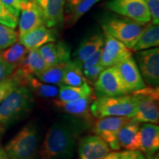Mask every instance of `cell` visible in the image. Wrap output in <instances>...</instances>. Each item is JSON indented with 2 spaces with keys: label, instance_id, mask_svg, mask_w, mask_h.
Masks as SVG:
<instances>
[{
  "label": "cell",
  "instance_id": "1",
  "mask_svg": "<svg viewBox=\"0 0 159 159\" xmlns=\"http://www.w3.org/2000/svg\"><path fill=\"white\" fill-rule=\"evenodd\" d=\"M91 125L71 115L58 119L46 134L39 151L40 159H72L80 137Z\"/></svg>",
  "mask_w": 159,
  "mask_h": 159
},
{
  "label": "cell",
  "instance_id": "2",
  "mask_svg": "<svg viewBox=\"0 0 159 159\" xmlns=\"http://www.w3.org/2000/svg\"><path fill=\"white\" fill-rule=\"evenodd\" d=\"M35 105L28 88L19 86L0 103V139L12 125L27 116Z\"/></svg>",
  "mask_w": 159,
  "mask_h": 159
},
{
  "label": "cell",
  "instance_id": "3",
  "mask_svg": "<svg viewBox=\"0 0 159 159\" xmlns=\"http://www.w3.org/2000/svg\"><path fill=\"white\" fill-rule=\"evenodd\" d=\"M138 98L128 94L117 97H100L94 99L90 106L93 116H126L133 118L136 112Z\"/></svg>",
  "mask_w": 159,
  "mask_h": 159
},
{
  "label": "cell",
  "instance_id": "4",
  "mask_svg": "<svg viewBox=\"0 0 159 159\" xmlns=\"http://www.w3.org/2000/svg\"><path fill=\"white\" fill-rule=\"evenodd\" d=\"M39 143V128L34 123H30L20 130L4 150L9 159H35Z\"/></svg>",
  "mask_w": 159,
  "mask_h": 159
},
{
  "label": "cell",
  "instance_id": "5",
  "mask_svg": "<svg viewBox=\"0 0 159 159\" xmlns=\"http://www.w3.org/2000/svg\"><path fill=\"white\" fill-rule=\"evenodd\" d=\"M145 25L122 16L107 17L102 22L104 33L111 35L130 49L136 43Z\"/></svg>",
  "mask_w": 159,
  "mask_h": 159
},
{
  "label": "cell",
  "instance_id": "6",
  "mask_svg": "<svg viewBox=\"0 0 159 159\" xmlns=\"http://www.w3.org/2000/svg\"><path fill=\"white\" fill-rule=\"evenodd\" d=\"M158 86H145L140 90L132 93L138 98L136 112L133 117L138 122L158 124Z\"/></svg>",
  "mask_w": 159,
  "mask_h": 159
},
{
  "label": "cell",
  "instance_id": "7",
  "mask_svg": "<svg viewBox=\"0 0 159 159\" xmlns=\"http://www.w3.org/2000/svg\"><path fill=\"white\" fill-rule=\"evenodd\" d=\"M132 118L126 116H106L99 119L92 125V131L96 136L104 140L111 150L120 149L118 134L120 129Z\"/></svg>",
  "mask_w": 159,
  "mask_h": 159
},
{
  "label": "cell",
  "instance_id": "8",
  "mask_svg": "<svg viewBox=\"0 0 159 159\" xmlns=\"http://www.w3.org/2000/svg\"><path fill=\"white\" fill-rule=\"evenodd\" d=\"M110 11L143 25L151 21V16L144 0H111L107 3Z\"/></svg>",
  "mask_w": 159,
  "mask_h": 159
},
{
  "label": "cell",
  "instance_id": "9",
  "mask_svg": "<svg viewBox=\"0 0 159 159\" xmlns=\"http://www.w3.org/2000/svg\"><path fill=\"white\" fill-rule=\"evenodd\" d=\"M136 64L143 80L152 87L159 84V49L154 47L138 51L136 54Z\"/></svg>",
  "mask_w": 159,
  "mask_h": 159
},
{
  "label": "cell",
  "instance_id": "10",
  "mask_svg": "<svg viewBox=\"0 0 159 159\" xmlns=\"http://www.w3.org/2000/svg\"><path fill=\"white\" fill-rule=\"evenodd\" d=\"M95 94L100 97H117L129 94L116 66L105 68L94 83Z\"/></svg>",
  "mask_w": 159,
  "mask_h": 159
},
{
  "label": "cell",
  "instance_id": "11",
  "mask_svg": "<svg viewBox=\"0 0 159 159\" xmlns=\"http://www.w3.org/2000/svg\"><path fill=\"white\" fill-rule=\"evenodd\" d=\"M132 56L131 49L111 35L104 33L100 63L105 68L115 66L124 60Z\"/></svg>",
  "mask_w": 159,
  "mask_h": 159
},
{
  "label": "cell",
  "instance_id": "12",
  "mask_svg": "<svg viewBox=\"0 0 159 159\" xmlns=\"http://www.w3.org/2000/svg\"><path fill=\"white\" fill-rule=\"evenodd\" d=\"M128 94L146 86L135 59L131 56L115 66Z\"/></svg>",
  "mask_w": 159,
  "mask_h": 159
},
{
  "label": "cell",
  "instance_id": "13",
  "mask_svg": "<svg viewBox=\"0 0 159 159\" xmlns=\"http://www.w3.org/2000/svg\"><path fill=\"white\" fill-rule=\"evenodd\" d=\"M108 144L96 135H90L79 140L77 159H102L111 152Z\"/></svg>",
  "mask_w": 159,
  "mask_h": 159
},
{
  "label": "cell",
  "instance_id": "14",
  "mask_svg": "<svg viewBox=\"0 0 159 159\" xmlns=\"http://www.w3.org/2000/svg\"><path fill=\"white\" fill-rule=\"evenodd\" d=\"M20 13L18 23L19 36L43 25L42 13L34 0H25Z\"/></svg>",
  "mask_w": 159,
  "mask_h": 159
},
{
  "label": "cell",
  "instance_id": "15",
  "mask_svg": "<svg viewBox=\"0 0 159 159\" xmlns=\"http://www.w3.org/2000/svg\"><path fill=\"white\" fill-rule=\"evenodd\" d=\"M43 16V25L49 28L61 27L65 20L66 0H34Z\"/></svg>",
  "mask_w": 159,
  "mask_h": 159
},
{
  "label": "cell",
  "instance_id": "16",
  "mask_svg": "<svg viewBox=\"0 0 159 159\" xmlns=\"http://www.w3.org/2000/svg\"><path fill=\"white\" fill-rule=\"evenodd\" d=\"M19 42L27 49H39L44 44L56 41V30L45 25H41L33 30L19 36Z\"/></svg>",
  "mask_w": 159,
  "mask_h": 159
},
{
  "label": "cell",
  "instance_id": "17",
  "mask_svg": "<svg viewBox=\"0 0 159 159\" xmlns=\"http://www.w3.org/2000/svg\"><path fill=\"white\" fill-rule=\"evenodd\" d=\"M94 100V96L83 97L74 101L64 102L58 99L54 101V104L57 109L68 115L78 117L92 125V114L90 111L91 102Z\"/></svg>",
  "mask_w": 159,
  "mask_h": 159
},
{
  "label": "cell",
  "instance_id": "18",
  "mask_svg": "<svg viewBox=\"0 0 159 159\" xmlns=\"http://www.w3.org/2000/svg\"><path fill=\"white\" fill-rule=\"evenodd\" d=\"M39 49L49 66L66 63L70 61L71 47L65 41L48 43Z\"/></svg>",
  "mask_w": 159,
  "mask_h": 159
},
{
  "label": "cell",
  "instance_id": "19",
  "mask_svg": "<svg viewBox=\"0 0 159 159\" xmlns=\"http://www.w3.org/2000/svg\"><path fill=\"white\" fill-rule=\"evenodd\" d=\"M140 151L146 157L153 156L159 148V127L153 123H144L139 128Z\"/></svg>",
  "mask_w": 159,
  "mask_h": 159
},
{
  "label": "cell",
  "instance_id": "20",
  "mask_svg": "<svg viewBox=\"0 0 159 159\" xmlns=\"http://www.w3.org/2000/svg\"><path fill=\"white\" fill-rule=\"evenodd\" d=\"M139 122L134 119L125 125L119 130L118 141L120 148L126 150H140Z\"/></svg>",
  "mask_w": 159,
  "mask_h": 159
},
{
  "label": "cell",
  "instance_id": "21",
  "mask_svg": "<svg viewBox=\"0 0 159 159\" xmlns=\"http://www.w3.org/2000/svg\"><path fill=\"white\" fill-rule=\"evenodd\" d=\"M104 36L100 33H96L85 39L75 53V62L80 66L89 56L102 47ZM82 67V66H81Z\"/></svg>",
  "mask_w": 159,
  "mask_h": 159
},
{
  "label": "cell",
  "instance_id": "22",
  "mask_svg": "<svg viewBox=\"0 0 159 159\" xmlns=\"http://www.w3.org/2000/svg\"><path fill=\"white\" fill-rule=\"evenodd\" d=\"M159 45V25L151 22L146 25L133 50L138 52L158 47Z\"/></svg>",
  "mask_w": 159,
  "mask_h": 159
},
{
  "label": "cell",
  "instance_id": "23",
  "mask_svg": "<svg viewBox=\"0 0 159 159\" xmlns=\"http://www.w3.org/2000/svg\"><path fill=\"white\" fill-rule=\"evenodd\" d=\"M48 66L39 49H29L26 57L16 69H21L30 74L35 75L43 71Z\"/></svg>",
  "mask_w": 159,
  "mask_h": 159
},
{
  "label": "cell",
  "instance_id": "24",
  "mask_svg": "<svg viewBox=\"0 0 159 159\" xmlns=\"http://www.w3.org/2000/svg\"><path fill=\"white\" fill-rule=\"evenodd\" d=\"M94 95V91L88 82L83 83L80 86L61 85L59 88L58 100L69 102L83 97H92Z\"/></svg>",
  "mask_w": 159,
  "mask_h": 159
},
{
  "label": "cell",
  "instance_id": "25",
  "mask_svg": "<svg viewBox=\"0 0 159 159\" xmlns=\"http://www.w3.org/2000/svg\"><path fill=\"white\" fill-rule=\"evenodd\" d=\"M25 87L28 88L33 94L42 98L56 97L59 92V88L56 85L41 82L33 75L28 77Z\"/></svg>",
  "mask_w": 159,
  "mask_h": 159
},
{
  "label": "cell",
  "instance_id": "26",
  "mask_svg": "<svg viewBox=\"0 0 159 159\" xmlns=\"http://www.w3.org/2000/svg\"><path fill=\"white\" fill-rule=\"evenodd\" d=\"M83 73L82 67L78 63L71 60L66 63L63 85L70 86H80L86 83Z\"/></svg>",
  "mask_w": 159,
  "mask_h": 159
},
{
  "label": "cell",
  "instance_id": "27",
  "mask_svg": "<svg viewBox=\"0 0 159 159\" xmlns=\"http://www.w3.org/2000/svg\"><path fill=\"white\" fill-rule=\"evenodd\" d=\"M27 52L28 49L23 44L20 42H16L11 47L0 52V57L16 68L26 57Z\"/></svg>",
  "mask_w": 159,
  "mask_h": 159
},
{
  "label": "cell",
  "instance_id": "28",
  "mask_svg": "<svg viewBox=\"0 0 159 159\" xmlns=\"http://www.w3.org/2000/svg\"><path fill=\"white\" fill-rule=\"evenodd\" d=\"M66 63L50 66L43 71L34 75L41 82L55 85H63Z\"/></svg>",
  "mask_w": 159,
  "mask_h": 159
},
{
  "label": "cell",
  "instance_id": "29",
  "mask_svg": "<svg viewBox=\"0 0 159 159\" xmlns=\"http://www.w3.org/2000/svg\"><path fill=\"white\" fill-rule=\"evenodd\" d=\"M19 86H23L21 79L14 70L8 77L0 82V103Z\"/></svg>",
  "mask_w": 159,
  "mask_h": 159
},
{
  "label": "cell",
  "instance_id": "30",
  "mask_svg": "<svg viewBox=\"0 0 159 159\" xmlns=\"http://www.w3.org/2000/svg\"><path fill=\"white\" fill-rule=\"evenodd\" d=\"M20 13L10 8L0 2V24L15 29L19 23Z\"/></svg>",
  "mask_w": 159,
  "mask_h": 159
},
{
  "label": "cell",
  "instance_id": "31",
  "mask_svg": "<svg viewBox=\"0 0 159 159\" xmlns=\"http://www.w3.org/2000/svg\"><path fill=\"white\" fill-rule=\"evenodd\" d=\"M102 0H85L71 14L65 18L67 25H74L80 19L83 15L88 12L91 7Z\"/></svg>",
  "mask_w": 159,
  "mask_h": 159
},
{
  "label": "cell",
  "instance_id": "32",
  "mask_svg": "<svg viewBox=\"0 0 159 159\" xmlns=\"http://www.w3.org/2000/svg\"><path fill=\"white\" fill-rule=\"evenodd\" d=\"M19 34L14 29L0 24V51L17 42Z\"/></svg>",
  "mask_w": 159,
  "mask_h": 159
},
{
  "label": "cell",
  "instance_id": "33",
  "mask_svg": "<svg viewBox=\"0 0 159 159\" xmlns=\"http://www.w3.org/2000/svg\"><path fill=\"white\" fill-rule=\"evenodd\" d=\"M105 69V68L103 66L101 65L100 63H98L97 65L83 69V73L87 82L94 85L97 80L98 79L99 75Z\"/></svg>",
  "mask_w": 159,
  "mask_h": 159
},
{
  "label": "cell",
  "instance_id": "34",
  "mask_svg": "<svg viewBox=\"0 0 159 159\" xmlns=\"http://www.w3.org/2000/svg\"><path fill=\"white\" fill-rule=\"evenodd\" d=\"M150 11L151 22L159 24V0H144Z\"/></svg>",
  "mask_w": 159,
  "mask_h": 159
},
{
  "label": "cell",
  "instance_id": "35",
  "mask_svg": "<svg viewBox=\"0 0 159 159\" xmlns=\"http://www.w3.org/2000/svg\"><path fill=\"white\" fill-rule=\"evenodd\" d=\"M15 69L13 65L7 63L0 57V82L8 77Z\"/></svg>",
  "mask_w": 159,
  "mask_h": 159
},
{
  "label": "cell",
  "instance_id": "36",
  "mask_svg": "<svg viewBox=\"0 0 159 159\" xmlns=\"http://www.w3.org/2000/svg\"><path fill=\"white\" fill-rule=\"evenodd\" d=\"M102 48L99 49L98 51H97L96 52H94V54L91 55V56H89L85 61L82 63V69L88 68V67L92 66L97 65L100 62V58H101V55H102Z\"/></svg>",
  "mask_w": 159,
  "mask_h": 159
},
{
  "label": "cell",
  "instance_id": "37",
  "mask_svg": "<svg viewBox=\"0 0 159 159\" xmlns=\"http://www.w3.org/2000/svg\"><path fill=\"white\" fill-rule=\"evenodd\" d=\"M144 155L140 150H125L120 152L119 159H144Z\"/></svg>",
  "mask_w": 159,
  "mask_h": 159
},
{
  "label": "cell",
  "instance_id": "38",
  "mask_svg": "<svg viewBox=\"0 0 159 159\" xmlns=\"http://www.w3.org/2000/svg\"><path fill=\"white\" fill-rule=\"evenodd\" d=\"M83 1L85 0H66L64 8L65 18L71 14Z\"/></svg>",
  "mask_w": 159,
  "mask_h": 159
},
{
  "label": "cell",
  "instance_id": "39",
  "mask_svg": "<svg viewBox=\"0 0 159 159\" xmlns=\"http://www.w3.org/2000/svg\"><path fill=\"white\" fill-rule=\"evenodd\" d=\"M4 5L9 7L10 8L20 13L21 6H22L25 0H0Z\"/></svg>",
  "mask_w": 159,
  "mask_h": 159
},
{
  "label": "cell",
  "instance_id": "40",
  "mask_svg": "<svg viewBox=\"0 0 159 159\" xmlns=\"http://www.w3.org/2000/svg\"><path fill=\"white\" fill-rule=\"evenodd\" d=\"M119 156H120V152H117V151H114V152H110L105 156L102 159H119Z\"/></svg>",
  "mask_w": 159,
  "mask_h": 159
},
{
  "label": "cell",
  "instance_id": "41",
  "mask_svg": "<svg viewBox=\"0 0 159 159\" xmlns=\"http://www.w3.org/2000/svg\"><path fill=\"white\" fill-rule=\"evenodd\" d=\"M0 159H9L4 149L0 148Z\"/></svg>",
  "mask_w": 159,
  "mask_h": 159
},
{
  "label": "cell",
  "instance_id": "42",
  "mask_svg": "<svg viewBox=\"0 0 159 159\" xmlns=\"http://www.w3.org/2000/svg\"><path fill=\"white\" fill-rule=\"evenodd\" d=\"M144 159H159V156L158 155H153V156H148V157H145Z\"/></svg>",
  "mask_w": 159,
  "mask_h": 159
}]
</instances>
